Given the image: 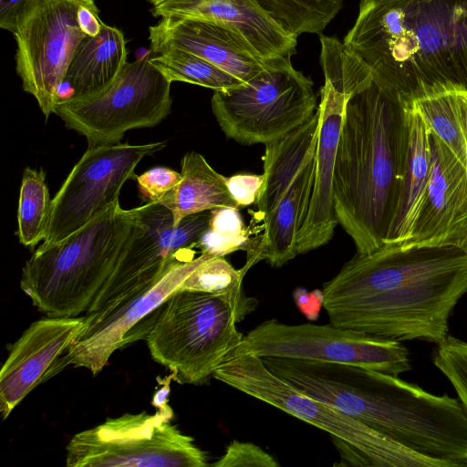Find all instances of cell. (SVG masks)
<instances>
[{"instance_id": "12", "label": "cell", "mask_w": 467, "mask_h": 467, "mask_svg": "<svg viewBox=\"0 0 467 467\" xmlns=\"http://www.w3.org/2000/svg\"><path fill=\"white\" fill-rule=\"evenodd\" d=\"M243 353L349 364L397 376L411 370L410 350L402 342L331 323L265 320L244 336L233 356Z\"/></svg>"}, {"instance_id": "14", "label": "cell", "mask_w": 467, "mask_h": 467, "mask_svg": "<svg viewBox=\"0 0 467 467\" xmlns=\"http://www.w3.org/2000/svg\"><path fill=\"white\" fill-rule=\"evenodd\" d=\"M146 227L130 244L114 272L86 313L132 296L164 275L176 264L194 258L201 234L208 228L211 211L189 215L174 225L171 212L148 202L139 206Z\"/></svg>"}, {"instance_id": "30", "label": "cell", "mask_w": 467, "mask_h": 467, "mask_svg": "<svg viewBox=\"0 0 467 467\" xmlns=\"http://www.w3.org/2000/svg\"><path fill=\"white\" fill-rule=\"evenodd\" d=\"M432 361L451 384L467 413V341L448 335L437 344Z\"/></svg>"}, {"instance_id": "9", "label": "cell", "mask_w": 467, "mask_h": 467, "mask_svg": "<svg viewBox=\"0 0 467 467\" xmlns=\"http://www.w3.org/2000/svg\"><path fill=\"white\" fill-rule=\"evenodd\" d=\"M211 106L226 137L246 146L285 136L318 107L313 81L292 66L291 58L273 59L250 80L214 91Z\"/></svg>"}, {"instance_id": "17", "label": "cell", "mask_w": 467, "mask_h": 467, "mask_svg": "<svg viewBox=\"0 0 467 467\" xmlns=\"http://www.w3.org/2000/svg\"><path fill=\"white\" fill-rule=\"evenodd\" d=\"M84 317L33 322L13 344L0 371V412L5 420L36 387L47 380L55 361L76 339Z\"/></svg>"}, {"instance_id": "29", "label": "cell", "mask_w": 467, "mask_h": 467, "mask_svg": "<svg viewBox=\"0 0 467 467\" xmlns=\"http://www.w3.org/2000/svg\"><path fill=\"white\" fill-rule=\"evenodd\" d=\"M245 274L243 268H234L224 256H214L199 265L179 289L244 296L242 283Z\"/></svg>"}, {"instance_id": "8", "label": "cell", "mask_w": 467, "mask_h": 467, "mask_svg": "<svg viewBox=\"0 0 467 467\" xmlns=\"http://www.w3.org/2000/svg\"><path fill=\"white\" fill-rule=\"evenodd\" d=\"M103 25L96 0H31L21 15L13 33L16 70L46 119L54 113L79 44Z\"/></svg>"}, {"instance_id": "4", "label": "cell", "mask_w": 467, "mask_h": 467, "mask_svg": "<svg viewBox=\"0 0 467 467\" xmlns=\"http://www.w3.org/2000/svg\"><path fill=\"white\" fill-rule=\"evenodd\" d=\"M409 145L406 102L373 79L349 94L337 147L333 195L338 223L358 254L386 243Z\"/></svg>"}, {"instance_id": "35", "label": "cell", "mask_w": 467, "mask_h": 467, "mask_svg": "<svg viewBox=\"0 0 467 467\" xmlns=\"http://www.w3.org/2000/svg\"><path fill=\"white\" fill-rule=\"evenodd\" d=\"M30 2L31 0H0V27L13 34Z\"/></svg>"}, {"instance_id": "19", "label": "cell", "mask_w": 467, "mask_h": 467, "mask_svg": "<svg viewBox=\"0 0 467 467\" xmlns=\"http://www.w3.org/2000/svg\"><path fill=\"white\" fill-rule=\"evenodd\" d=\"M349 94L325 81L320 90V127L316 151V174L310 204L297 234V253L306 254L327 244L338 223L333 195L337 147L346 101Z\"/></svg>"}, {"instance_id": "33", "label": "cell", "mask_w": 467, "mask_h": 467, "mask_svg": "<svg viewBox=\"0 0 467 467\" xmlns=\"http://www.w3.org/2000/svg\"><path fill=\"white\" fill-rule=\"evenodd\" d=\"M263 182V174L239 173L226 178L228 191L239 207L255 203Z\"/></svg>"}, {"instance_id": "32", "label": "cell", "mask_w": 467, "mask_h": 467, "mask_svg": "<svg viewBox=\"0 0 467 467\" xmlns=\"http://www.w3.org/2000/svg\"><path fill=\"white\" fill-rule=\"evenodd\" d=\"M181 179V172L167 167H155L136 177L141 194L154 202L173 190Z\"/></svg>"}, {"instance_id": "34", "label": "cell", "mask_w": 467, "mask_h": 467, "mask_svg": "<svg viewBox=\"0 0 467 467\" xmlns=\"http://www.w3.org/2000/svg\"><path fill=\"white\" fill-rule=\"evenodd\" d=\"M293 299L298 310L307 320L315 322L318 319L320 310L324 306L322 290L307 291L303 287H296L293 292Z\"/></svg>"}, {"instance_id": "11", "label": "cell", "mask_w": 467, "mask_h": 467, "mask_svg": "<svg viewBox=\"0 0 467 467\" xmlns=\"http://www.w3.org/2000/svg\"><path fill=\"white\" fill-rule=\"evenodd\" d=\"M171 82L150 56L128 62L116 80L97 96L59 99L54 113L84 136L88 148L120 142L130 130L150 128L171 112Z\"/></svg>"}, {"instance_id": "5", "label": "cell", "mask_w": 467, "mask_h": 467, "mask_svg": "<svg viewBox=\"0 0 467 467\" xmlns=\"http://www.w3.org/2000/svg\"><path fill=\"white\" fill-rule=\"evenodd\" d=\"M145 227L139 207L117 202L66 238L40 244L22 269L20 288L47 317H78Z\"/></svg>"}, {"instance_id": "1", "label": "cell", "mask_w": 467, "mask_h": 467, "mask_svg": "<svg viewBox=\"0 0 467 467\" xmlns=\"http://www.w3.org/2000/svg\"><path fill=\"white\" fill-rule=\"evenodd\" d=\"M331 324L397 341L440 343L467 294V249L385 244L324 284Z\"/></svg>"}, {"instance_id": "15", "label": "cell", "mask_w": 467, "mask_h": 467, "mask_svg": "<svg viewBox=\"0 0 467 467\" xmlns=\"http://www.w3.org/2000/svg\"><path fill=\"white\" fill-rule=\"evenodd\" d=\"M214 256L201 253L192 259L182 261L140 292L98 311L86 313L80 332L55 361L47 379L69 365L87 368L97 375L117 349L131 341V330L153 315L199 265Z\"/></svg>"}, {"instance_id": "16", "label": "cell", "mask_w": 467, "mask_h": 467, "mask_svg": "<svg viewBox=\"0 0 467 467\" xmlns=\"http://www.w3.org/2000/svg\"><path fill=\"white\" fill-rule=\"evenodd\" d=\"M431 145L430 182L410 238L398 244L467 249V170L431 132Z\"/></svg>"}, {"instance_id": "23", "label": "cell", "mask_w": 467, "mask_h": 467, "mask_svg": "<svg viewBox=\"0 0 467 467\" xmlns=\"http://www.w3.org/2000/svg\"><path fill=\"white\" fill-rule=\"evenodd\" d=\"M181 175L179 184L158 202L171 212L174 225L192 214L221 207L239 208L228 191L226 177L213 170L202 154L185 153Z\"/></svg>"}, {"instance_id": "37", "label": "cell", "mask_w": 467, "mask_h": 467, "mask_svg": "<svg viewBox=\"0 0 467 467\" xmlns=\"http://www.w3.org/2000/svg\"><path fill=\"white\" fill-rule=\"evenodd\" d=\"M458 111L467 141V92H456Z\"/></svg>"}, {"instance_id": "26", "label": "cell", "mask_w": 467, "mask_h": 467, "mask_svg": "<svg viewBox=\"0 0 467 467\" xmlns=\"http://www.w3.org/2000/svg\"><path fill=\"white\" fill-rule=\"evenodd\" d=\"M150 60L171 82H186L214 91L230 89L244 83L213 63L177 48L152 54Z\"/></svg>"}, {"instance_id": "24", "label": "cell", "mask_w": 467, "mask_h": 467, "mask_svg": "<svg viewBox=\"0 0 467 467\" xmlns=\"http://www.w3.org/2000/svg\"><path fill=\"white\" fill-rule=\"evenodd\" d=\"M285 32L294 37L319 34L335 18L343 0H254Z\"/></svg>"}, {"instance_id": "7", "label": "cell", "mask_w": 467, "mask_h": 467, "mask_svg": "<svg viewBox=\"0 0 467 467\" xmlns=\"http://www.w3.org/2000/svg\"><path fill=\"white\" fill-rule=\"evenodd\" d=\"M213 378L248 396L328 432L349 447L358 465L376 467H438L415 452L333 406L308 396L285 381L252 353L232 356Z\"/></svg>"}, {"instance_id": "2", "label": "cell", "mask_w": 467, "mask_h": 467, "mask_svg": "<svg viewBox=\"0 0 467 467\" xmlns=\"http://www.w3.org/2000/svg\"><path fill=\"white\" fill-rule=\"evenodd\" d=\"M262 360L297 389L438 467L467 466V413L458 398L436 395L397 375L349 364L275 357Z\"/></svg>"}, {"instance_id": "38", "label": "cell", "mask_w": 467, "mask_h": 467, "mask_svg": "<svg viewBox=\"0 0 467 467\" xmlns=\"http://www.w3.org/2000/svg\"><path fill=\"white\" fill-rule=\"evenodd\" d=\"M164 0H147L148 3H150L151 5H157Z\"/></svg>"}, {"instance_id": "28", "label": "cell", "mask_w": 467, "mask_h": 467, "mask_svg": "<svg viewBox=\"0 0 467 467\" xmlns=\"http://www.w3.org/2000/svg\"><path fill=\"white\" fill-rule=\"evenodd\" d=\"M251 241L238 208L221 207L211 210L209 226L199 237L195 247L203 254L225 256L238 250L247 252Z\"/></svg>"}, {"instance_id": "20", "label": "cell", "mask_w": 467, "mask_h": 467, "mask_svg": "<svg viewBox=\"0 0 467 467\" xmlns=\"http://www.w3.org/2000/svg\"><path fill=\"white\" fill-rule=\"evenodd\" d=\"M154 17L201 19L241 36L263 59L291 58L297 38L285 32L254 0H164L151 5Z\"/></svg>"}, {"instance_id": "10", "label": "cell", "mask_w": 467, "mask_h": 467, "mask_svg": "<svg viewBox=\"0 0 467 467\" xmlns=\"http://www.w3.org/2000/svg\"><path fill=\"white\" fill-rule=\"evenodd\" d=\"M173 414L125 413L76 433L67 467H206L207 453L171 422Z\"/></svg>"}, {"instance_id": "13", "label": "cell", "mask_w": 467, "mask_h": 467, "mask_svg": "<svg viewBox=\"0 0 467 467\" xmlns=\"http://www.w3.org/2000/svg\"><path fill=\"white\" fill-rule=\"evenodd\" d=\"M165 146L160 141L88 147L52 199L42 245L66 238L119 202L120 190L128 180L136 177L139 162Z\"/></svg>"}, {"instance_id": "27", "label": "cell", "mask_w": 467, "mask_h": 467, "mask_svg": "<svg viewBox=\"0 0 467 467\" xmlns=\"http://www.w3.org/2000/svg\"><path fill=\"white\" fill-rule=\"evenodd\" d=\"M456 92L432 94L410 102L423 118L430 131L446 145L467 170V141L458 111Z\"/></svg>"}, {"instance_id": "25", "label": "cell", "mask_w": 467, "mask_h": 467, "mask_svg": "<svg viewBox=\"0 0 467 467\" xmlns=\"http://www.w3.org/2000/svg\"><path fill=\"white\" fill-rule=\"evenodd\" d=\"M51 205L45 171L26 167L22 175L17 209V235L21 244L34 248L44 240Z\"/></svg>"}, {"instance_id": "21", "label": "cell", "mask_w": 467, "mask_h": 467, "mask_svg": "<svg viewBox=\"0 0 467 467\" xmlns=\"http://www.w3.org/2000/svg\"><path fill=\"white\" fill-rule=\"evenodd\" d=\"M126 44L122 31L105 23L98 35L86 36L70 61L61 86L67 92L59 99H85L107 89L128 63Z\"/></svg>"}, {"instance_id": "36", "label": "cell", "mask_w": 467, "mask_h": 467, "mask_svg": "<svg viewBox=\"0 0 467 467\" xmlns=\"http://www.w3.org/2000/svg\"><path fill=\"white\" fill-rule=\"evenodd\" d=\"M170 392V387H169V380L166 382L165 386L158 391H156L153 399H152V405L156 407L158 410H161L164 412L173 414L172 410L168 404L167 398L169 396Z\"/></svg>"}, {"instance_id": "3", "label": "cell", "mask_w": 467, "mask_h": 467, "mask_svg": "<svg viewBox=\"0 0 467 467\" xmlns=\"http://www.w3.org/2000/svg\"><path fill=\"white\" fill-rule=\"evenodd\" d=\"M343 45L404 102L467 92V0H361Z\"/></svg>"}, {"instance_id": "22", "label": "cell", "mask_w": 467, "mask_h": 467, "mask_svg": "<svg viewBox=\"0 0 467 467\" xmlns=\"http://www.w3.org/2000/svg\"><path fill=\"white\" fill-rule=\"evenodd\" d=\"M409 145L396 215L385 244L410 238L423 201L432 166L431 131L412 102H406Z\"/></svg>"}, {"instance_id": "6", "label": "cell", "mask_w": 467, "mask_h": 467, "mask_svg": "<svg viewBox=\"0 0 467 467\" xmlns=\"http://www.w3.org/2000/svg\"><path fill=\"white\" fill-rule=\"evenodd\" d=\"M254 297L178 289L159 307L145 338L154 361L180 384L202 385L228 360L244 335L236 324Z\"/></svg>"}, {"instance_id": "31", "label": "cell", "mask_w": 467, "mask_h": 467, "mask_svg": "<svg viewBox=\"0 0 467 467\" xmlns=\"http://www.w3.org/2000/svg\"><path fill=\"white\" fill-rule=\"evenodd\" d=\"M214 467H279V463L261 447L246 441H233L223 456L211 464Z\"/></svg>"}, {"instance_id": "18", "label": "cell", "mask_w": 467, "mask_h": 467, "mask_svg": "<svg viewBox=\"0 0 467 467\" xmlns=\"http://www.w3.org/2000/svg\"><path fill=\"white\" fill-rule=\"evenodd\" d=\"M151 54L177 48L196 55L243 82L259 74L263 59L241 36L229 27L201 19L161 17L149 26Z\"/></svg>"}]
</instances>
